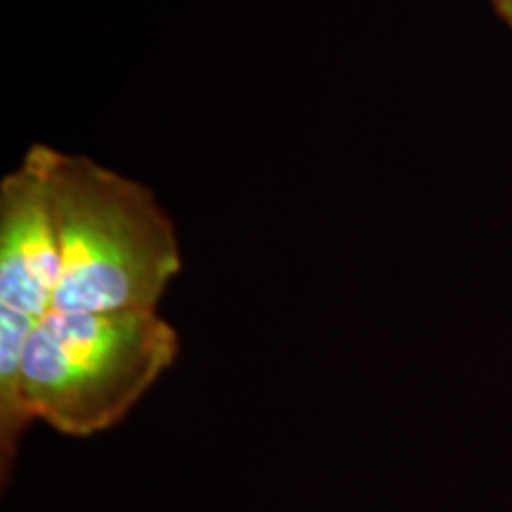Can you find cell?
I'll list each match as a JSON object with an SVG mask.
<instances>
[{
    "label": "cell",
    "mask_w": 512,
    "mask_h": 512,
    "mask_svg": "<svg viewBox=\"0 0 512 512\" xmlns=\"http://www.w3.org/2000/svg\"><path fill=\"white\" fill-rule=\"evenodd\" d=\"M48 188L60 245L53 311H157L183 259L174 223L152 190L55 147L48 150Z\"/></svg>",
    "instance_id": "cell-1"
},
{
    "label": "cell",
    "mask_w": 512,
    "mask_h": 512,
    "mask_svg": "<svg viewBox=\"0 0 512 512\" xmlns=\"http://www.w3.org/2000/svg\"><path fill=\"white\" fill-rule=\"evenodd\" d=\"M178 351L181 337L157 311H50L24 347V411L67 437L112 430L174 366Z\"/></svg>",
    "instance_id": "cell-2"
},
{
    "label": "cell",
    "mask_w": 512,
    "mask_h": 512,
    "mask_svg": "<svg viewBox=\"0 0 512 512\" xmlns=\"http://www.w3.org/2000/svg\"><path fill=\"white\" fill-rule=\"evenodd\" d=\"M50 145L27 155L0 181V332L31 335L53 311L60 245L48 188Z\"/></svg>",
    "instance_id": "cell-3"
},
{
    "label": "cell",
    "mask_w": 512,
    "mask_h": 512,
    "mask_svg": "<svg viewBox=\"0 0 512 512\" xmlns=\"http://www.w3.org/2000/svg\"><path fill=\"white\" fill-rule=\"evenodd\" d=\"M491 5H494L496 15L512 29V0H491Z\"/></svg>",
    "instance_id": "cell-4"
}]
</instances>
